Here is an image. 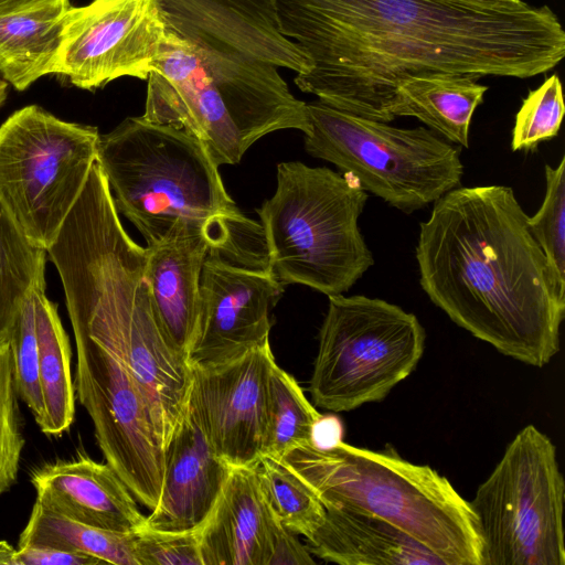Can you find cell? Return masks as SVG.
<instances>
[{
  "mask_svg": "<svg viewBox=\"0 0 565 565\" xmlns=\"http://www.w3.org/2000/svg\"><path fill=\"white\" fill-rule=\"evenodd\" d=\"M44 546L95 556L106 564L138 565L134 532L87 525L44 507L35 499L18 547Z\"/></svg>",
  "mask_w": 565,
  "mask_h": 565,
  "instance_id": "cell-25",
  "label": "cell"
},
{
  "mask_svg": "<svg viewBox=\"0 0 565 565\" xmlns=\"http://www.w3.org/2000/svg\"><path fill=\"white\" fill-rule=\"evenodd\" d=\"M317 494L324 508L362 512L397 526L444 565H481L482 541L469 501L427 465L393 449L344 441L330 448L306 444L280 458Z\"/></svg>",
  "mask_w": 565,
  "mask_h": 565,
  "instance_id": "cell-6",
  "label": "cell"
},
{
  "mask_svg": "<svg viewBox=\"0 0 565 565\" xmlns=\"http://www.w3.org/2000/svg\"><path fill=\"white\" fill-rule=\"evenodd\" d=\"M31 483L38 501L74 521L124 533L147 525V516L117 472L86 455L35 469Z\"/></svg>",
  "mask_w": 565,
  "mask_h": 565,
  "instance_id": "cell-19",
  "label": "cell"
},
{
  "mask_svg": "<svg viewBox=\"0 0 565 565\" xmlns=\"http://www.w3.org/2000/svg\"><path fill=\"white\" fill-rule=\"evenodd\" d=\"M452 1L484 6V7H498V6H504V4H510V3H516L522 0H452Z\"/></svg>",
  "mask_w": 565,
  "mask_h": 565,
  "instance_id": "cell-38",
  "label": "cell"
},
{
  "mask_svg": "<svg viewBox=\"0 0 565 565\" xmlns=\"http://www.w3.org/2000/svg\"><path fill=\"white\" fill-rule=\"evenodd\" d=\"M212 236L177 222L159 241L147 245L145 277L156 319L168 340L186 358L200 310V281Z\"/></svg>",
  "mask_w": 565,
  "mask_h": 565,
  "instance_id": "cell-18",
  "label": "cell"
},
{
  "mask_svg": "<svg viewBox=\"0 0 565 565\" xmlns=\"http://www.w3.org/2000/svg\"><path fill=\"white\" fill-rule=\"evenodd\" d=\"M97 161L117 212L147 245L181 221L207 232L227 260L268 268L260 224L238 210L218 166L186 130L127 117L99 136Z\"/></svg>",
  "mask_w": 565,
  "mask_h": 565,
  "instance_id": "cell-4",
  "label": "cell"
},
{
  "mask_svg": "<svg viewBox=\"0 0 565 565\" xmlns=\"http://www.w3.org/2000/svg\"><path fill=\"white\" fill-rule=\"evenodd\" d=\"M68 3L70 0H0V17L42 7Z\"/></svg>",
  "mask_w": 565,
  "mask_h": 565,
  "instance_id": "cell-37",
  "label": "cell"
},
{
  "mask_svg": "<svg viewBox=\"0 0 565 565\" xmlns=\"http://www.w3.org/2000/svg\"><path fill=\"white\" fill-rule=\"evenodd\" d=\"M68 4L0 17V75L17 90L53 74Z\"/></svg>",
  "mask_w": 565,
  "mask_h": 565,
  "instance_id": "cell-23",
  "label": "cell"
},
{
  "mask_svg": "<svg viewBox=\"0 0 565 565\" xmlns=\"http://www.w3.org/2000/svg\"><path fill=\"white\" fill-rule=\"evenodd\" d=\"M275 516V515H274ZM316 561L297 535L276 518L270 526L269 554L266 565H312Z\"/></svg>",
  "mask_w": 565,
  "mask_h": 565,
  "instance_id": "cell-35",
  "label": "cell"
},
{
  "mask_svg": "<svg viewBox=\"0 0 565 565\" xmlns=\"http://www.w3.org/2000/svg\"><path fill=\"white\" fill-rule=\"evenodd\" d=\"M104 561L87 554L73 553L44 546L14 548L0 541V565H100Z\"/></svg>",
  "mask_w": 565,
  "mask_h": 565,
  "instance_id": "cell-34",
  "label": "cell"
},
{
  "mask_svg": "<svg viewBox=\"0 0 565 565\" xmlns=\"http://www.w3.org/2000/svg\"><path fill=\"white\" fill-rule=\"evenodd\" d=\"M46 255L24 235L0 196V339L28 294L45 281Z\"/></svg>",
  "mask_w": 565,
  "mask_h": 565,
  "instance_id": "cell-26",
  "label": "cell"
},
{
  "mask_svg": "<svg viewBox=\"0 0 565 565\" xmlns=\"http://www.w3.org/2000/svg\"><path fill=\"white\" fill-rule=\"evenodd\" d=\"M564 111L562 83L557 74H552L523 99L512 130V150L530 151L556 137Z\"/></svg>",
  "mask_w": 565,
  "mask_h": 565,
  "instance_id": "cell-31",
  "label": "cell"
},
{
  "mask_svg": "<svg viewBox=\"0 0 565 565\" xmlns=\"http://www.w3.org/2000/svg\"><path fill=\"white\" fill-rule=\"evenodd\" d=\"M46 253L60 275L72 328L125 362L164 450L185 414L192 370L156 319L146 247L124 228L105 180L87 182Z\"/></svg>",
  "mask_w": 565,
  "mask_h": 565,
  "instance_id": "cell-3",
  "label": "cell"
},
{
  "mask_svg": "<svg viewBox=\"0 0 565 565\" xmlns=\"http://www.w3.org/2000/svg\"><path fill=\"white\" fill-rule=\"evenodd\" d=\"M33 289L19 307L7 338L11 347L18 396L31 409L39 424L43 415V397L39 376V343Z\"/></svg>",
  "mask_w": 565,
  "mask_h": 565,
  "instance_id": "cell-29",
  "label": "cell"
},
{
  "mask_svg": "<svg viewBox=\"0 0 565 565\" xmlns=\"http://www.w3.org/2000/svg\"><path fill=\"white\" fill-rule=\"evenodd\" d=\"M254 468L264 499L275 518L296 535L310 536L326 514L313 490L281 459L262 455Z\"/></svg>",
  "mask_w": 565,
  "mask_h": 565,
  "instance_id": "cell-28",
  "label": "cell"
},
{
  "mask_svg": "<svg viewBox=\"0 0 565 565\" xmlns=\"http://www.w3.org/2000/svg\"><path fill=\"white\" fill-rule=\"evenodd\" d=\"M99 136L39 105L0 125V196L35 246L46 250L57 238L97 161Z\"/></svg>",
  "mask_w": 565,
  "mask_h": 565,
  "instance_id": "cell-11",
  "label": "cell"
},
{
  "mask_svg": "<svg viewBox=\"0 0 565 565\" xmlns=\"http://www.w3.org/2000/svg\"><path fill=\"white\" fill-rule=\"evenodd\" d=\"M76 369L74 390L94 426L106 462L138 503H159L163 450L139 387L125 362L84 331L72 328Z\"/></svg>",
  "mask_w": 565,
  "mask_h": 565,
  "instance_id": "cell-12",
  "label": "cell"
},
{
  "mask_svg": "<svg viewBox=\"0 0 565 565\" xmlns=\"http://www.w3.org/2000/svg\"><path fill=\"white\" fill-rule=\"evenodd\" d=\"M230 470L231 466L210 445L189 399L185 414L163 450L161 495L147 516V526L162 531L200 527Z\"/></svg>",
  "mask_w": 565,
  "mask_h": 565,
  "instance_id": "cell-17",
  "label": "cell"
},
{
  "mask_svg": "<svg viewBox=\"0 0 565 565\" xmlns=\"http://www.w3.org/2000/svg\"><path fill=\"white\" fill-rule=\"evenodd\" d=\"M320 416L296 379L275 362L268 379L262 455L280 459L292 448L311 443Z\"/></svg>",
  "mask_w": 565,
  "mask_h": 565,
  "instance_id": "cell-27",
  "label": "cell"
},
{
  "mask_svg": "<svg viewBox=\"0 0 565 565\" xmlns=\"http://www.w3.org/2000/svg\"><path fill=\"white\" fill-rule=\"evenodd\" d=\"M147 81L146 120L186 130L218 167L241 161L248 147L191 45L166 31Z\"/></svg>",
  "mask_w": 565,
  "mask_h": 565,
  "instance_id": "cell-16",
  "label": "cell"
},
{
  "mask_svg": "<svg viewBox=\"0 0 565 565\" xmlns=\"http://www.w3.org/2000/svg\"><path fill=\"white\" fill-rule=\"evenodd\" d=\"M274 363L267 340L224 364L191 369L190 402L213 450L231 467L253 466L262 456Z\"/></svg>",
  "mask_w": 565,
  "mask_h": 565,
  "instance_id": "cell-15",
  "label": "cell"
},
{
  "mask_svg": "<svg viewBox=\"0 0 565 565\" xmlns=\"http://www.w3.org/2000/svg\"><path fill=\"white\" fill-rule=\"evenodd\" d=\"M284 285L268 268L227 260L211 249L200 281V310L186 354L191 369L230 362L269 340L271 311Z\"/></svg>",
  "mask_w": 565,
  "mask_h": 565,
  "instance_id": "cell-14",
  "label": "cell"
},
{
  "mask_svg": "<svg viewBox=\"0 0 565 565\" xmlns=\"http://www.w3.org/2000/svg\"><path fill=\"white\" fill-rule=\"evenodd\" d=\"M281 33L310 58L296 85L321 103L390 122L398 84L428 73L529 78L565 56L547 6L452 0H274Z\"/></svg>",
  "mask_w": 565,
  "mask_h": 565,
  "instance_id": "cell-1",
  "label": "cell"
},
{
  "mask_svg": "<svg viewBox=\"0 0 565 565\" xmlns=\"http://www.w3.org/2000/svg\"><path fill=\"white\" fill-rule=\"evenodd\" d=\"M8 95V83L0 78V107L4 103Z\"/></svg>",
  "mask_w": 565,
  "mask_h": 565,
  "instance_id": "cell-39",
  "label": "cell"
},
{
  "mask_svg": "<svg viewBox=\"0 0 565 565\" xmlns=\"http://www.w3.org/2000/svg\"><path fill=\"white\" fill-rule=\"evenodd\" d=\"M477 79L455 73L411 76L398 84L391 114L415 117L447 140L468 147L472 115L488 90Z\"/></svg>",
  "mask_w": 565,
  "mask_h": 565,
  "instance_id": "cell-22",
  "label": "cell"
},
{
  "mask_svg": "<svg viewBox=\"0 0 565 565\" xmlns=\"http://www.w3.org/2000/svg\"><path fill=\"white\" fill-rule=\"evenodd\" d=\"M343 424L334 415H321L313 425L311 445L318 448H330L342 441Z\"/></svg>",
  "mask_w": 565,
  "mask_h": 565,
  "instance_id": "cell-36",
  "label": "cell"
},
{
  "mask_svg": "<svg viewBox=\"0 0 565 565\" xmlns=\"http://www.w3.org/2000/svg\"><path fill=\"white\" fill-rule=\"evenodd\" d=\"M10 342L0 339V495L18 480L24 447Z\"/></svg>",
  "mask_w": 565,
  "mask_h": 565,
  "instance_id": "cell-32",
  "label": "cell"
},
{
  "mask_svg": "<svg viewBox=\"0 0 565 565\" xmlns=\"http://www.w3.org/2000/svg\"><path fill=\"white\" fill-rule=\"evenodd\" d=\"M309 392L315 406L353 411L383 401L420 361L426 332L418 318L383 299L328 297Z\"/></svg>",
  "mask_w": 565,
  "mask_h": 565,
  "instance_id": "cell-9",
  "label": "cell"
},
{
  "mask_svg": "<svg viewBox=\"0 0 565 565\" xmlns=\"http://www.w3.org/2000/svg\"><path fill=\"white\" fill-rule=\"evenodd\" d=\"M33 297L43 397V415L38 425L44 435L60 437L71 428L75 417L72 350L57 306L46 297L45 281L34 287Z\"/></svg>",
  "mask_w": 565,
  "mask_h": 565,
  "instance_id": "cell-24",
  "label": "cell"
},
{
  "mask_svg": "<svg viewBox=\"0 0 565 565\" xmlns=\"http://www.w3.org/2000/svg\"><path fill=\"white\" fill-rule=\"evenodd\" d=\"M419 284L452 322L534 367L558 353L565 286L505 185L457 186L420 223Z\"/></svg>",
  "mask_w": 565,
  "mask_h": 565,
  "instance_id": "cell-2",
  "label": "cell"
},
{
  "mask_svg": "<svg viewBox=\"0 0 565 565\" xmlns=\"http://www.w3.org/2000/svg\"><path fill=\"white\" fill-rule=\"evenodd\" d=\"M199 530L162 531L146 525L134 532L138 565H203Z\"/></svg>",
  "mask_w": 565,
  "mask_h": 565,
  "instance_id": "cell-33",
  "label": "cell"
},
{
  "mask_svg": "<svg viewBox=\"0 0 565 565\" xmlns=\"http://www.w3.org/2000/svg\"><path fill=\"white\" fill-rule=\"evenodd\" d=\"M274 514L253 466L231 467L199 530L203 565H266Z\"/></svg>",
  "mask_w": 565,
  "mask_h": 565,
  "instance_id": "cell-20",
  "label": "cell"
},
{
  "mask_svg": "<svg viewBox=\"0 0 565 565\" xmlns=\"http://www.w3.org/2000/svg\"><path fill=\"white\" fill-rule=\"evenodd\" d=\"M166 31L192 46L244 142L284 129L307 135L306 103L277 67L297 74L310 58L280 31L274 0H156Z\"/></svg>",
  "mask_w": 565,
  "mask_h": 565,
  "instance_id": "cell-5",
  "label": "cell"
},
{
  "mask_svg": "<svg viewBox=\"0 0 565 565\" xmlns=\"http://www.w3.org/2000/svg\"><path fill=\"white\" fill-rule=\"evenodd\" d=\"M321 524L306 547L340 565H444L423 544L380 518L341 508H324Z\"/></svg>",
  "mask_w": 565,
  "mask_h": 565,
  "instance_id": "cell-21",
  "label": "cell"
},
{
  "mask_svg": "<svg viewBox=\"0 0 565 565\" xmlns=\"http://www.w3.org/2000/svg\"><path fill=\"white\" fill-rule=\"evenodd\" d=\"M564 500L556 447L526 425L469 501L482 541L481 565H565Z\"/></svg>",
  "mask_w": 565,
  "mask_h": 565,
  "instance_id": "cell-10",
  "label": "cell"
},
{
  "mask_svg": "<svg viewBox=\"0 0 565 565\" xmlns=\"http://www.w3.org/2000/svg\"><path fill=\"white\" fill-rule=\"evenodd\" d=\"M545 194L531 217L529 230L557 280L565 286V157L556 167L545 164Z\"/></svg>",
  "mask_w": 565,
  "mask_h": 565,
  "instance_id": "cell-30",
  "label": "cell"
},
{
  "mask_svg": "<svg viewBox=\"0 0 565 565\" xmlns=\"http://www.w3.org/2000/svg\"><path fill=\"white\" fill-rule=\"evenodd\" d=\"M310 124L305 149L358 179L362 189L411 214L459 186L460 148L429 128H398L306 103Z\"/></svg>",
  "mask_w": 565,
  "mask_h": 565,
  "instance_id": "cell-8",
  "label": "cell"
},
{
  "mask_svg": "<svg viewBox=\"0 0 565 565\" xmlns=\"http://www.w3.org/2000/svg\"><path fill=\"white\" fill-rule=\"evenodd\" d=\"M166 36L156 0H94L65 14L54 73L95 90L153 68Z\"/></svg>",
  "mask_w": 565,
  "mask_h": 565,
  "instance_id": "cell-13",
  "label": "cell"
},
{
  "mask_svg": "<svg viewBox=\"0 0 565 565\" xmlns=\"http://www.w3.org/2000/svg\"><path fill=\"white\" fill-rule=\"evenodd\" d=\"M276 179L256 210L268 269L284 286L347 292L374 264L358 224L367 192L349 173L300 161L277 164Z\"/></svg>",
  "mask_w": 565,
  "mask_h": 565,
  "instance_id": "cell-7",
  "label": "cell"
}]
</instances>
